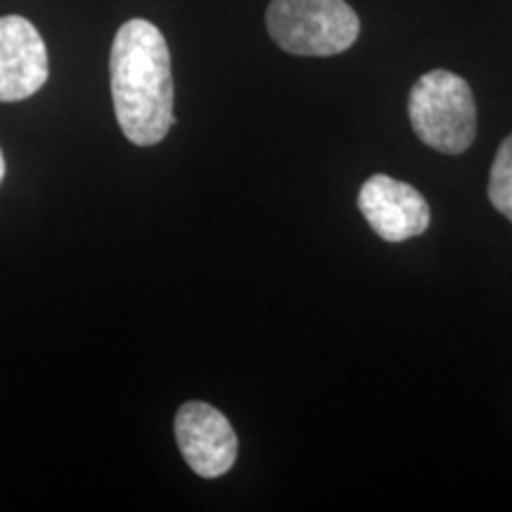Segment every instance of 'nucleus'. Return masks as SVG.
I'll list each match as a JSON object with an SVG mask.
<instances>
[{"label": "nucleus", "mask_w": 512, "mask_h": 512, "mask_svg": "<svg viewBox=\"0 0 512 512\" xmlns=\"http://www.w3.org/2000/svg\"><path fill=\"white\" fill-rule=\"evenodd\" d=\"M358 209L384 242H406L430 228V204L413 185L375 174L358 192Z\"/></svg>", "instance_id": "39448f33"}, {"label": "nucleus", "mask_w": 512, "mask_h": 512, "mask_svg": "<svg viewBox=\"0 0 512 512\" xmlns=\"http://www.w3.org/2000/svg\"><path fill=\"white\" fill-rule=\"evenodd\" d=\"M48 48L29 19L0 17V102H19L46 86Z\"/></svg>", "instance_id": "423d86ee"}, {"label": "nucleus", "mask_w": 512, "mask_h": 512, "mask_svg": "<svg viewBox=\"0 0 512 512\" xmlns=\"http://www.w3.org/2000/svg\"><path fill=\"white\" fill-rule=\"evenodd\" d=\"M268 34L285 53L330 57L349 50L361 22L347 0H271Z\"/></svg>", "instance_id": "7ed1b4c3"}, {"label": "nucleus", "mask_w": 512, "mask_h": 512, "mask_svg": "<svg viewBox=\"0 0 512 512\" xmlns=\"http://www.w3.org/2000/svg\"><path fill=\"white\" fill-rule=\"evenodd\" d=\"M3 176H5V159H3V152H0V183H3Z\"/></svg>", "instance_id": "6e6552de"}, {"label": "nucleus", "mask_w": 512, "mask_h": 512, "mask_svg": "<svg viewBox=\"0 0 512 512\" xmlns=\"http://www.w3.org/2000/svg\"><path fill=\"white\" fill-rule=\"evenodd\" d=\"M489 202L512 223V136L503 140L491 164Z\"/></svg>", "instance_id": "0eeeda50"}, {"label": "nucleus", "mask_w": 512, "mask_h": 512, "mask_svg": "<svg viewBox=\"0 0 512 512\" xmlns=\"http://www.w3.org/2000/svg\"><path fill=\"white\" fill-rule=\"evenodd\" d=\"M408 119L422 143L441 155H463L477 136V105L470 83L448 69H432L413 83Z\"/></svg>", "instance_id": "f03ea898"}, {"label": "nucleus", "mask_w": 512, "mask_h": 512, "mask_svg": "<svg viewBox=\"0 0 512 512\" xmlns=\"http://www.w3.org/2000/svg\"><path fill=\"white\" fill-rule=\"evenodd\" d=\"M117 121L133 145L162 143L174 126V79L166 38L147 19L121 24L110 53Z\"/></svg>", "instance_id": "f257e3e1"}, {"label": "nucleus", "mask_w": 512, "mask_h": 512, "mask_svg": "<svg viewBox=\"0 0 512 512\" xmlns=\"http://www.w3.org/2000/svg\"><path fill=\"white\" fill-rule=\"evenodd\" d=\"M176 441L190 470L204 479L223 477L238 460V434L209 403L190 401L178 408Z\"/></svg>", "instance_id": "20e7f679"}]
</instances>
